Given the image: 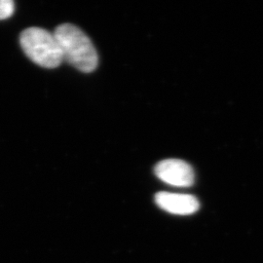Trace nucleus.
<instances>
[{
  "mask_svg": "<svg viewBox=\"0 0 263 263\" xmlns=\"http://www.w3.org/2000/svg\"><path fill=\"white\" fill-rule=\"evenodd\" d=\"M155 202L162 210L179 216L192 215L200 207L197 198L189 194L159 192L155 195Z\"/></svg>",
  "mask_w": 263,
  "mask_h": 263,
  "instance_id": "nucleus-4",
  "label": "nucleus"
},
{
  "mask_svg": "<svg viewBox=\"0 0 263 263\" xmlns=\"http://www.w3.org/2000/svg\"><path fill=\"white\" fill-rule=\"evenodd\" d=\"M15 12V3L12 0H0V21L9 19Z\"/></svg>",
  "mask_w": 263,
  "mask_h": 263,
  "instance_id": "nucleus-5",
  "label": "nucleus"
},
{
  "mask_svg": "<svg viewBox=\"0 0 263 263\" xmlns=\"http://www.w3.org/2000/svg\"><path fill=\"white\" fill-rule=\"evenodd\" d=\"M20 44L30 61L44 68H56L64 61L62 50L54 33L41 28L25 29Z\"/></svg>",
  "mask_w": 263,
  "mask_h": 263,
  "instance_id": "nucleus-2",
  "label": "nucleus"
},
{
  "mask_svg": "<svg viewBox=\"0 0 263 263\" xmlns=\"http://www.w3.org/2000/svg\"><path fill=\"white\" fill-rule=\"evenodd\" d=\"M54 35L62 50L64 61L84 73L93 72L97 68L98 52L91 39L80 28L71 24H63L55 29Z\"/></svg>",
  "mask_w": 263,
  "mask_h": 263,
  "instance_id": "nucleus-1",
  "label": "nucleus"
},
{
  "mask_svg": "<svg viewBox=\"0 0 263 263\" xmlns=\"http://www.w3.org/2000/svg\"><path fill=\"white\" fill-rule=\"evenodd\" d=\"M155 174L162 181L178 187H188L194 183V171L182 160H163L155 167Z\"/></svg>",
  "mask_w": 263,
  "mask_h": 263,
  "instance_id": "nucleus-3",
  "label": "nucleus"
}]
</instances>
